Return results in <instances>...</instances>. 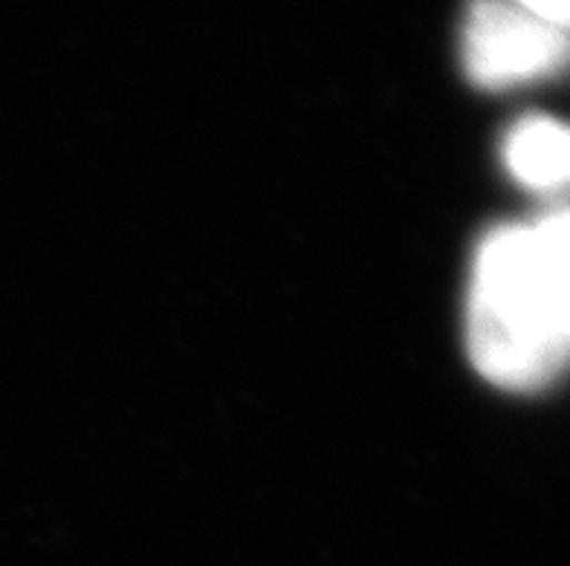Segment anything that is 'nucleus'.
Masks as SVG:
<instances>
[{
    "instance_id": "f257e3e1",
    "label": "nucleus",
    "mask_w": 570,
    "mask_h": 566,
    "mask_svg": "<svg viewBox=\"0 0 570 566\" xmlns=\"http://www.w3.org/2000/svg\"><path fill=\"white\" fill-rule=\"evenodd\" d=\"M466 336L478 370L507 390H539L570 361L530 226H499L478 246Z\"/></svg>"
},
{
    "instance_id": "f03ea898",
    "label": "nucleus",
    "mask_w": 570,
    "mask_h": 566,
    "mask_svg": "<svg viewBox=\"0 0 570 566\" xmlns=\"http://www.w3.org/2000/svg\"><path fill=\"white\" fill-rule=\"evenodd\" d=\"M463 67L478 87L533 85L570 70V38L507 0H475L463 21Z\"/></svg>"
},
{
    "instance_id": "7ed1b4c3",
    "label": "nucleus",
    "mask_w": 570,
    "mask_h": 566,
    "mask_svg": "<svg viewBox=\"0 0 570 566\" xmlns=\"http://www.w3.org/2000/svg\"><path fill=\"white\" fill-rule=\"evenodd\" d=\"M504 162L533 191L570 188V125L550 116H524L507 133Z\"/></svg>"
},
{
    "instance_id": "20e7f679",
    "label": "nucleus",
    "mask_w": 570,
    "mask_h": 566,
    "mask_svg": "<svg viewBox=\"0 0 570 566\" xmlns=\"http://www.w3.org/2000/svg\"><path fill=\"white\" fill-rule=\"evenodd\" d=\"M530 229H533L535 246H539V258H542L544 275H548L550 295L557 304L559 324H562L570 352V208L539 217L535 222H530Z\"/></svg>"
},
{
    "instance_id": "39448f33",
    "label": "nucleus",
    "mask_w": 570,
    "mask_h": 566,
    "mask_svg": "<svg viewBox=\"0 0 570 566\" xmlns=\"http://www.w3.org/2000/svg\"><path fill=\"white\" fill-rule=\"evenodd\" d=\"M507 3H513L539 23L570 38V0H507Z\"/></svg>"
}]
</instances>
